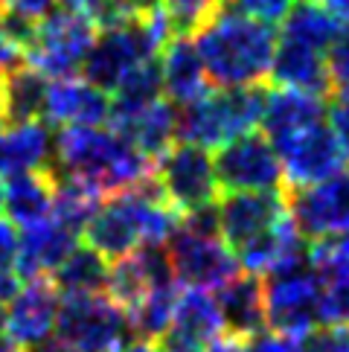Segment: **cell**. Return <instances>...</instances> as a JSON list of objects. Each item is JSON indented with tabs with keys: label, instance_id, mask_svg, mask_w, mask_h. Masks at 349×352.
<instances>
[{
	"label": "cell",
	"instance_id": "cell-45",
	"mask_svg": "<svg viewBox=\"0 0 349 352\" xmlns=\"http://www.w3.org/2000/svg\"><path fill=\"white\" fill-rule=\"evenodd\" d=\"M85 3H87V0H61V6L76 9V12H82V9H85Z\"/></svg>",
	"mask_w": 349,
	"mask_h": 352
},
{
	"label": "cell",
	"instance_id": "cell-27",
	"mask_svg": "<svg viewBox=\"0 0 349 352\" xmlns=\"http://www.w3.org/2000/svg\"><path fill=\"white\" fill-rule=\"evenodd\" d=\"M108 259L93 250L91 245H76L67 259L49 274L58 294L65 297H85V294H105L108 292Z\"/></svg>",
	"mask_w": 349,
	"mask_h": 352
},
{
	"label": "cell",
	"instance_id": "cell-40",
	"mask_svg": "<svg viewBox=\"0 0 349 352\" xmlns=\"http://www.w3.org/2000/svg\"><path fill=\"white\" fill-rule=\"evenodd\" d=\"M53 3L56 0H3V9L21 12V15H27V18L41 21L47 12H53Z\"/></svg>",
	"mask_w": 349,
	"mask_h": 352
},
{
	"label": "cell",
	"instance_id": "cell-25",
	"mask_svg": "<svg viewBox=\"0 0 349 352\" xmlns=\"http://www.w3.org/2000/svg\"><path fill=\"white\" fill-rule=\"evenodd\" d=\"M326 99L303 91H291V87H280L277 94L268 96L262 125H265L268 140H277L282 134H291L303 125H311L317 120H326Z\"/></svg>",
	"mask_w": 349,
	"mask_h": 352
},
{
	"label": "cell",
	"instance_id": "cell-35",
	"mask_svg": "<svg viewBox=\"0 0 349 352\" xmlns=\"http://www.w3.org/2000/svg\"><path fill=\"white\" fill-rule=\"evenodd\" d=\"M245 352H303V335L282 332H256L245 338Z\"/></svg>",
	"mask_w": 349,
	"mask_h": 352
},
{
	"label": "cell",
	"instance_id": "cell-6",
	"mask_svg": "<svg viewBox=\"0 0 349 352\" xmlns=\"http://www.w3.org/2000/svg\"><path fill=\"white\" fill-rule=\"evenodd\" d=\"M96 32L99 30L82 12L67 6L53 9L35 27L27 61L32 67H38L47 79H70L82 70Z\"/></svg>",
	"mask_w": 349,
	"mask_h": 352
},
{
	"label": "cell",
	"instance_id": "cell-47",
	"mask_svg": "<svg viewBox=\"0 0 349 352\" xmlns=\"http://www.w3.org/2000/svg\"><path fill=\"white\" fill-rule=\"evenodd\" d=\"M3 329H6V309L0 306V335H3Z\"/></svg>",
	"mask_w": 349,
	"mask_h": 352
},
{
	"label": "cell",
	"instance_id": "cell-10",
	"mask_svg": "<svg viewBox=\"0 0 349 352\" xmlns=\"http://www.w3.org/2000/svg\"><path fill=\"white\" fill-rule=\"evenodd\" d=\"M221 190L227 192H256V190H280L285 181L282 163L268 134L247 131L236 140L224 143L213 157Z\"/></svg>",
	"mask_w": 349,
	"mask_h": 352
},
{
	"label": "cell",
	"instance_id": "cell-28",
	"mask_svg": "<svg viewBox=\"0 0 349 352\" xmlns=\"http://www.w3.org/2000/svg\"><path fill=\"white\" fill-rule=\"evenodd\" d=\"M53 178V219L61 224H67L76 233L85 230V224L96 216V210L102 207L105 192L99 186L87 184L76 175H65V172H53L47 169Z\"/></svg>",
	"mask_w": 349,
	"mask_h": 352
},
{
	"label": "cell",
	"instance_id": "cell-4",
	"mask_svg": "<svg viewBox=\"0 0 349 352\" xmlns=\"http://www.w3.org/2000/svg\"><path fill=\"white\" fill-rule=\"evenodd\" d=\"M131 320L108 294L65 297L56 318V338L73 352H120L128 341Z\"/></svg>",
	"mask_w": 349,
	"mask_h": 352
},
{
	"label": "cell",
	"instance_id": "cell-49",
	"mask_svg": "<svg viewBox=\"0 0 349 352\" xmlns=\"http://www.w3.org/2000/svg\"><path fill=\"white\" fill-rule=\"evenodd\" d=\"M0 210H3V184H0Z\"/></svg>",
	"mask_w": 349,
	"mask_h": 352
},
{
	"label": "cell",
	"instance_id": "cell-38",
	"mask_svg": "<svg viewBox=\"0 0 349 352\" xmlns=\"http://www.w3.org/2000/svg\"><path fill=\"white\" fill-rule=\"evenodd\" d=\"M18 245H21V236L15 233V224L0 219V271L18 274Z\"/></svg>",
	"mask_w": 349,
	"mask_h": 352
},
{
	"label": "cell",
	"instance_id": "cell-8",
	"mask_svg": "<svg viewBox=\"0 0 349 352\" xmlns=\"http://www.w3.org/2000/svg\"><path fill=\"white\" fill-rule=\"evenodd\" d=\"M155 181L181 216L216 204L221 190L213 157L207 155V148L192 143H174L169 152L160 155L155 160Z\"/></svg>",
	"mask_w": 349,
	"mask_h": 352
},
{
	"label": "cell",
	"instance_id": "cell-36",
	"mask_svg": "<svg viewBox=\"0 0 349 352\" xmlns=\"http://www.w3.org/2000/svg\"><path fill=\"white\" fill-rule=\"evenodd\" d=\"M326 111H329V122L341 131L344 140H349V82H341L338 87H332Z\"/></svg>",
	"mask_w": 349,
	"mask_h": 352
},
{
	"label": "cell",
	"instance_id": "cell-20",
	"mask_svg": "<svg viewBox=\"0 0 349 352\" xmlns=\"http://www.w3.org/2000/svg\"><path fill=\"white\" fill-rule=\"evenodd\" d=\"M49 122H18L0 129V178L18 172L49 169L56 155V137Z\"/></svg>",
	"mask_w": 349,
	"mask_h": 352
},
{
	"label": "cell",
	"instance_id": "cell-3",
	"mask_svg": "<svg viewBox=\"0 0 349 352\" xmlns=\"http://www.w3.org/2000/svg\"><path fill=\"white\" fill-rule=\"evenodd\" d=\"M268 94L259 85L218 87L178 111V140L201 148H221L224 143L254 131L265 114Z\"/></svg>",
	"mask_w": 349,
	"mask_h": 352
},
{
	"label": "cell",
	"instance_id": "cell-41",
	"mask_svg": "<svg viewBox=\"0 0 349 352\" xmlns=\"http://www.w3.org/2000/svg\"><path fill=\"white\" fill-rule=\"evenodd\" d=\"M18 283H21V276L15 271H0V306L9 303V300L15 297Z\"/></svg>",
	"mask_w": 349,
	"mask_h": 352
},
{
	"label": "cell",
	"instance_id": "cell-5",
	"mask_svg": "<svg viewBox=\"0 0 349 352\" xmlns=\"http://www.w3.org/2000/svg\"><path fill=\"white\" fill-rule=\"evenodd\" d=\"M271 143L280 155L289 186L326 181L332 175H341L349 163V140H344L341 131L326 120L303 125V129L282 134Z\"/></svg>",
	"mask_w": 349,
	"mask_h": 352
},
{
	"label": "cell",
	"instance_id": "cell-14",
	"mask_svg": "<svg viewBox=\"0 0 349 352\" xmlns=\"http://www.w3.org/2000/svg\"><path fill=\"white\" fill-rule=\"evenodd\" d=\"M289 216V201L280 190L256 192H227L218 201V228L230 250H242L262 233L273 230Z\"/></svg>",
	"mask_w": 349,
	"mask_h": 352
},
{
	"label": "cell",
	"instance_id": "cell-39",
	"mask_svg": "<svg viewBox=\"0 0 349 352\" xmlns=\"http://www.w3.org/2000/svg\"><path fill=\"white\" fill-rule=\"evenodd\" d=\"M21 65H27V50L0 27V76H6L9 70H15Z\"/></svg>",
	"mask_w": 349,
	"mask_h": 352
},
{
	"label": "cell",
	"instance_id": "cell-32",
	"mask_svg": "<svg viewBox=\"0 0 349 352\" xmlns=\"http://www.w3.org/2000/svg\"><path fill=\"white\" fill-rule=\"evenodd\" d=\"M224 0H164L174 35H195L221 9Z\"/></svg>",
	"mask_w": 349,
	"mask_h": 352
},
{
	"label": "cell",
	"instance_id": "cell-17",
	"mask_svg": "<svg viewBox=\"0 0 349 352\" xmlns=\"http://www.w3.org/2000/svg\"><path fill=\"white\" fill-rule=\"evenodd\" d=\"M271 82L280 87H291V91L315 94L329 99L335 79L329 70L326 53H320L315 47H306L291 38H277V50H273L271 61Z\"/></svg>",
	"mask_w": 349,
	"mask_h": 352
},
{
	"label": "cell",
	"instance_id": "cell-51",
	"mask_svg": "<svg viewBox=\"0 0 349 352\" xmlns=\"http://www.w3.org/2000/svg\"><path fill=\"white\" fill-rule=\"evenodd\" d=\"M346 239H349V236H346Z\"/></svg>",
	"mask_w": 349,
	"mask_h": 352
},
{
	"label": "cell",
	"instance_id": "cell-31",
	"mask_svg": "<svg viewBox=\"0 0 349 352\" xmlns=\"http://www.w3.org/2000/svg\"><path fill=\"white\" fill-rule=\"evenodd\" d=\"M114 102L117 108H140L160 99L164 94V73H160V56L140 61L126 79L120 82V87L114 91Z\"/></svg>",
	"mask_w": 349,
	"mask_h": 352
},
{
	"label": "cell",
	"instance_id": "cell-46",
	"mask_svg": "<svg viewBox=\"0 0 349 352\" xmlns=\"http://www.w3.org/2000/svg\"><path fill=\"white\" fill-rule=\"evenodd\" d=\"M0 352H15V346L9 344V338H6V341H3V338H0Z\"/></svg>",
	"mask_w": 349,
	"mask_h": 352
},
{
	"label": "cell",
	"instance_id": "cell-48",
	"mask_svg": "<svg viewBox=\"0 0 349 352\" xmlns=\"http://www.w3.org/2000/svg\"><path fill=\"white\" fill-rule=\"evenodd\" d=\"M6 125V111H3V99H0V129Z\"/></svg>",
	"mask_w": 349,
	"mask_h": 352
},
{
	"label": "cell",
	"instance_id": "cell-22",
	"mask_svg": "<svg viewBox=\"0 0 349 352\" xmlns=\"http://www.w3.org/2000/svg\"><path fill=\"white\" fill-rule=\"evenodd\" d=\"M224 329L218 300L210 297L204 288H186L183 294H178V306H174L172 326L164 338L181 341L186 346L207 349L210 341H216Z\"/></svg>",
	"mask_w": 349,
	"mask_h": 352
},
{
	"label": "cell",
	"instance_id": "cell-43",
	"mask_svg": "<svg viewBox=\"0 0 349 352\" xmlns=\"http://www.w3.org/2000/svg\"><path fill=\"white\" fill-rule=\"evenodd\" d=\"M122 3L128 6V12L137 18V15H146V12H152L157 6H164V0H122Z\"/></svg>",
	"mask_w": 349,
	"mask_h": 352
},
{
	"label": "cell",
	"instance_id": "cell-30",
	"mask_svg": "<svg viewBox=\"0 0 349 352\" xmlns=\"http://www.w3.org/2000/svg\"><path fill=\"white\" fill-rule=\"evenodd\" d=\"M174 306H178V288H174V283L148 288L146 297L128 311L131 329L140 338H148V341H160L172 326Z\"/></svg>",
	"mask_w": 349,
	"mask_h": 352
},
{
	"label": "cell",
	"instance_id": "cell-44",
	"mask_svg": "<svg viewBox=\"0 0 349 352\" xmlns=\"http://www.w3.org/2000/svg\"><path fill=\"white\" fill-rule=\"evenodd\" d=\"M120 352H164L155 341H148V338H140V341H134L128 346H122Z\"/></svg>",
	"mask_w": 349,
	"mask_h": 352
},
{
	"label": "cell",
	"instance_id": "cell-18",
	"mask_svg": "<svg viewBox=\"0 0 349 352\" xmlns=\"http://www.w3.org/2000/svg\"><path fill=\"white\" fill-rule=\"evenodd\" d=\"M79 236L73 228L61 224L58 219H47L35 228L21 230L18 245V276L21 280H35V276H49L67 254L79 245Z\"/></svg>",
	"mask_w": 349,
	"mask_h": 352
},
{
	"label": "cell",
	"instance_id": "cell-24",
	"mask_svg": "<svg viewBox=\"0 0 349 352\" xmlns=\"http://www.w3.org/2000/svg\"><path fill=\"white\" fill-rule=\"evenodd\" d=\"M218 309L224 329L239 338H251L265 326V283L259 274L233 276L218 288Z\"/></svg>",
	"mask_w": 349,
	"mask_h": 352
},
{
	"label": "cell",
	"instance_id": "cell-11",
	"mask_svg": "<svg viewBox=\"0 0 349 352\" xmlns=\"http://www.w3.org/2000/svg\"><path fill=\"white\" fill-rule=\"evenodd\" d=\"M169 259L174 276L186 288H204L218 292L224 283H230L239 274V259L221 236H207L186 230L178 224V230L169 239Z\"/></svg>",
	"mask_w": 349,
	"mask_h": 352
},
{
	"label": "cell",
	"instance_id": "cell-12",
	"mask_svg": "<svg viewBox=\"0 0 349 352\" xmlns=\"http://www.w3.org/2000/svg\"><path fill=\"white\" fill-rule=\"evenodd\" d=\"M289 212L306 239L349 236V175H332L326 181L285 190Z\"/></svg>",
	"mask_w": 349,
	"mask_h": 352
},
{
	"label": "cell",
	"instance_id": "cell-1",
	"mask_svg": "<svg viewBox=\"0 0 349 352\" xmlns=\"http://www.w3.org/2000/svg\"><path fill=\"white\" fill-rule=\"evenodd\" d=\"M277 30L221 3V9L195 32V47L216 87H247L271 76Z\"/></svg>",
	"mask_w": 349,
	"mask_h": 352
},
{
	"label": "cell",
	"instance_id": "cell-16",
	"mask_svg": "<svg viewBox=\"0 0 349 352\" xmlns=\"http://www.w3.org/2000/svg\"><path fill=\"white\" fill-rule=\"evenodd\" d=\"M108 122L120 137L131 146L157 160L178 140V105L172 99H155L140 108H117L111 105Z\"/></svg>",
	"mask_w": 349,
	"mask_h": 352
},
{
	"label": "cell",
	"instance_id": "cell-37",
	"mask_svg": "<svg viewBox=\"0 0 349 352\" xmlns=\"http://www.w3.org/2000/svg\"><path fill=\"white\" fill-rule=\"evenodd\" d=\"M326 58H329L332 79L338 82V85L341 82H349V23H346V27H341L338 38H335L332 47H329Z\"/></svg>",
	"mask_w": 349,
	"mask_h": 352
},
{
	"label": "cell",
	"instance_id": "cell-13",
	"mask_svg": "<svg viewBox=\"0 0 349 352\" xmlns=\"http://www.w3.org/2000/svg\"><path fill=\"white\" fill-rule=\"evenodd\" d=\"M58 288L49 276H35V280L23 283L15 297L9 300L6 309V338L9 344L30 352L49 341V335L56 332V318H58Z\"/></svg>",
	"mask_w": 349,
	"mask_h": 352
},
{
	"label": "cell",
	"instance_id": "cell-23",
	"mask_svg": "<svg viewBox=\"0 0 349 352\" xmlns=\"http://www.w3.org/2000/svg\"><path fill=\"white\" fill-rule=\"evenodd\" d=\"M3 210L15 228L27 230L53 219V178L49 172H18L3 181Z\"/></svg>",
	"mask_w": 349,
	"mask_h": 352
},
{
	"label": "cell",
	"instance_id": "cell-19",
	"mask_svg": "<svg viewBox=\"0 0 349 352\" xmlns=\"http://www.w3.org/2000/svg\"><path fill=\"white\" fill-rule=\"evenodd\" d=\"M111 114V99L102 87L82 79H56L47 91L44 117L49 125H102Z\"/></svg>",
	"mask_w": 349,
	"mask_h": 352
},
{
	"label": "cell",
	"instance_id": "cell-26",
	"mask_svg": "<svg viewBox=\"0 0 349 352\" xmlns=\"http://www.w3.org/2000/svg\"><path fill=\"white\" fill-rule=\"evenodd\" d=\"M47 76L32 67L30 61L15 70H9L6 76H0V99H3V111H6V125H18V122H32L44 117V105H47Z\"/></svg>",
	"mask_w": 349,
	"mask_h": 352
},
{
	"label": "cell",
	"instance_id": "cell-42",
	"mask_svg": "<svg viewBox=\"0 0 349 352\" xmlns=\"http://www.w3.org/2000/svg\"><path fill=\"white\" fill-rule=\"evenodd\" d=\"M323 6L329 9V15L335 18L344 27V23H349V0H320Z\"/></svg>",
	"mask_w": 349,
	"mask_h": 352
},
{
	"label": "cell",
	"instance_id": "cell-9",
	"mask_svg": "<svg viewBox=\"0 0 349 352\" xmlns=\"http://www.w3.org/2000/svg\"><path fill=\"white\" fill-rule=\"evenodd\" d=\"M317 276L311 259L268 274L265 283V323L282 335H308L317 318Z\"/></svg>",
	"mask_w": 349,
	"mask_h": 352
},
{
	"label": "cell",
	"instance_id": "cell-7",
	"mask_svg": "<svg viewBox=\"0 0 349 352\" xmlns=\"http://www.w3.org/2000/svg\"><path fill=\"white\" fill-rule=\"evenodd\" d=\"M160 56V44L155 38V32L148 30V23L143 15L131 18L128 23L114 30H99L96 38L91 44L82 73L85 79L102 87L105 94H114L120 82L146 58Z\"/></svg>",
	"mask_w": 349,
	"mask_h": 352
},
{
	"label": "cell",
	"instance_id": "cell-2",
	"mask_svg": "<svg viewBox=\"0 0 349 352\" xmlns=\"http://www.w3.org/2000/svg\"><path fill=\"white\" fill-rule=\"evenodd\" d=\"M53 172L76 175L99 186L102 192L131 190L155 178V160L114 129L99 125H61L56 134V155L49 163Z\"/></svg>",
	"mask_w": 349,
	"mask_h": 352
},
{
	"label": "cell",
	"instance_id": "cell-29",
	"mask_svg": "<svg viewBox=\"0 0 349 352\" xmlns=\"http://www.w3.org/2000/svg\"><path fill=\"white\" fill-rule=\"evenodd\" d=\"M338 32H341V23L317 0H300V3H294V9L289 12V18L282 21V30H280L282 38L315 47L320 53H329Z\"/></svg>",
	"mask_w": 349,
	"mask_h": 352
},
{
	"label": "cell",
	"instance_id": "cell-50",
	"mask_svg": "<svg viewBox=\"0 0 349 352\" xmlns=\"http://www.w3.org/2000/svg\"><path fill=\"white\" fill-rule=\"evenodd\" d=\"M0 12H3V0H0Z\"/></svg>",
	"mask_w": 349,
	"mask_h": 352
},
{
	"label": "cell",
	"instance_id": "cell-21",
	"mask_svg": "<svg viewBox=\"0 0 349 352\" xmlns=\"http://www.w3.org/2000/svg\"><path fill=\"white\" fill-rule=\"evenodd\" d=\"M160 73H164V94L174 105L195 102L210 87L204 58L198 53L195 41H190V35H174L160 50Z\"/></svg>",
	"mask_w": 349,
	"mask_h": 352
},
{
	"label": "cell",
	"instance_id": "cell-15",
	"mask_svg": "<svg viewBox=\"0 0 349 352\" xmlns=\"http://www.w3.org/2000/svg\"><path fill=\"white\" fill-rule=\"evenodd\" d=\"M317 276V318L323 326H349V239H317L308 248Z\"/></svg>",
	"mask_w": 349,
	"mask_h": 352
},
{
	"label": "cell",
	"instance_id": "cell-34",
	"mask_svg": "<svg viewBox=\"0 0 349 352\" xmlns=\"http://www.w3.org/2000/svg\"><path fill=\"white\" fill-rule=\"evenodd\" d=\"M303 352H349V326H323L303 335Z\"/></svg>",
	"mask_w": 349,
	"mask_h": 352
},
{
	"label": "cell",
	"instance_id": "cell-33",
	"mask_svg": "<svg viewBox=\"0 0 349 352\" xmlns=\"http://www.w3.org/2000/svg\"><path fill=\"white\" fill-rule=\"evenodd\" d=\"M224 3L254 21L271 23V27H280L294 9V0H224Z\"/></svg>",
	"mask_w": 349,
	"mask_h": 352
}]
</instances>
